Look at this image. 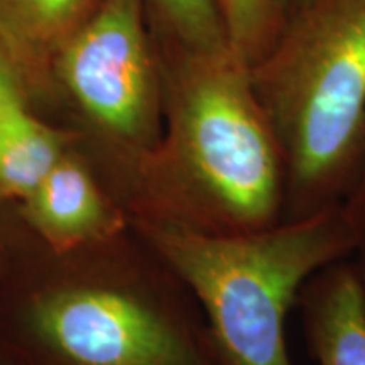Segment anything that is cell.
I'll return each mask as SVG.
<instances>
[{"label": "cell", "instance_id": "obj_1", "mask_svg": "<svg viewBox=\"0 0 365 365\" xmlns=\"http://www.w3.org/2000/svg\"><path fill=\"white\" fill-rule=\"evenodd\" d=\"M163 83L170 132L145 154L150 213L205 234L239 235L282 222L284 168L235 51L176 49Z\"/></svg>", "mask_w": 365, "mask_h": 365}, {"label": "cell", "instance_id": "obj_2", "mask_svg": "<svg viewBox=\"0 0 365 365\" xmlns=\"http://www.w3.org/2000/svg\"><path fill=\"white\" fill-rule=\"evenodd\" d=\"M250 81L284 168L282 222L344 205L365 143V0L289 14Z\"/></svg>", "mask_w": 365, "mask_h": 365}, {"label": "cell", "instance_id": "obj_3", "mask_svg": "<svg viewBox=\"0 0 365 365\" xmlns=\"http://www.w3.org/2000/svg\"><path fill=\"white\" fill-rule=\"evenodd\" d=\"M140 230L202 307L215 365H291L286 322L301 289L355 252L344 205L252 234L159 220H143Z\"/></svg>", "mask_w": 365, "mask_h": 365}, {"label": "cell", "instance_id": "obj_4", "mask_svg": "<svg viewBox=\"0 0 365 365\" xmlns=\"http://www.w3.org/2000/svg\"><path fill=\"white\" fill-rule=\"evenodd\" d=\"M29 323L59 365H215L207 328L154 284L63 287L36 301Z\"/></svg>", "mask_w": 365, "mask_h": 365}, {"label": "cell", "instance_id": "obj_5", "mask_svg": "<svg viewBox=\"0 0 365 365\" xmlns=\"http://www.w3.org/2000/svg\"><path fill=\"white\" fill-rule=\"evenodd\" d=\"M59 71L81 108L140 156L158 148L161 73L143 22V0H105L73 38Z\"/></svg>", "mask_w": 365, "mask_h": 365}, {"label": "cell", "instance_id": "obj_6", "mask_svg": "<svg viewBox=\"0 0 365 365\" xmlns=\"http://www.w3.org/2000/svg\"><path fill=\"white\" fill-rule=\"evenodd\" d=\"M296 307L317 365H365V282L352 259L309 277Z\"/></svg>", "mask_w": 365, "mask_h": 365}, {"label": "cell", "instance_id": "obj_7", "mask_svg": "<svg viewBox=\"0 0 365 365\" xmlns=\"http://www.w3.org/2000/svg\"><path fill=\"white\" fill-rule=\"evenodd\" d=\"M24 200L27 222L58 247L98 239L118 223L88 171L66 154Z\"/></svg>", "mask_w": 365, "mask_h": 365}, {"label": "cell", "instance_id": "obj_8", "mask_svg": "<svg viewBox=\"0 0 365 365\" xmlns=\"http://www.w3.org/2000/svg\"><path fill=\"white\" fill-rule=\"evenodd\" d=\"M63 154L59 137L27 112L9 73L0 80V193L29 196Z\"/></svg>", "mask_w": 365, "mask_h": 365}, {"label": "cell", "instance_id": "obj_9", "mask_svg": "<svg viewBox=\"0 0 365 365\" xmlns=\"http://www.w3.org/2000/svg\"><path fill=\"white\" fill-rule=\"evenodd\" d=\"M176 49L190 54L234 51L217 0H149Z\"/></svg>", "mask_w": 365, "mask_h": 365}, {"label": "cell", "instance_id": "obj_10", "mask_svg": "<svg viewBox=\"0 0 365 365\" xmlns=\"http://www.w3.org/2000/svg\"><path fill=\"white\" fill-rule=\"evenodd\" d=\"M228 39L239 56L252 66L279 33L282 19L272 0H217Z\"/></svg>", "mask_w": 365, "mask_h": 365}, {"label": "cell", "instance_id": "obj_11", "mask_svg": "<svg viewBox=\"0 0 365 365\" xmlns=\"http://www.w3.org/2000/svg\"><path fill=\"white\" fill-rule=\"evenodd\" d=\"M85 0H0L2 19L31 38L48 39L76 16Z\"/></svg>", "mask_w": 365, "mask_h": 365}, {"label": "cell", "instance_id": "obj_12", "mask_svg": "<svg viewBox=\"0 0 365 365\" xmlns=\"http://www.w3.org/2000/svg\"><path fill=\"white\" fill-rule=\"evenodd\" d=\"M344 208L355 234V252L352 261L365 282V143L357 180L344 202Z\"/></svg>", "mask_w": 365, "mask_h": 365}, {"label": "cell", "instance_id": "obj_13", "mask_svg": "<svg viewBox=\"0 0 365 365\" xmlns=\"http://www.w3.org/2000/svg\"><path fill=\"white\" fill-rule=\"evenodd\" d=\"M274 6H276L277 12H279L282 22L289 14H293L294 11H298L303 6H307L308 2H312V0H272Z\"/></svg>", "mask_w": 365, "mask_h": 365}, {"label": "cell", "instance_id": "obj_14", "mask_svg": "<svg viewBox=\"0 0 365 365\" xmlns=\"http://www.w3.org/2000/svg\"><path fill=\"white\" fill-rule=\"evenodd\" d=\"M9 73H12L11 68H9L6 59H4L2 54H0V80H2L6 75H9Z\"/></svg>", "mask_w": 365, "mask_h": 365}]
</instances>
